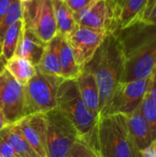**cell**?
<instances>
[{"label": "cell", "instance_id": "cell-28", "mask_svg": "<svg viewBox=\"0 0 156 157\" xmlns=\"http://www.w3.org/2000/svg\"><path fill=\"white\" fill-rule=\"evenodd\" d=\"M147 94L156 108V66L154 67L152 75L149 77V83L147 87Z\"/></svg>", "mask_w": 156, "mask_h": 157}, {"label": "cell", "instance_id": "cell-34", "mask_svg": "<svg viewBox=\"0 0 156 157\" xmlns=\"http://www.w3.org/2000/svg\"><path fill=\"white\" fill-rule=\"evenodd\" d=\"M5 64H6V61L0 55V74L5 71Z\"/></svg>", "mask_w": 156, "mask_h": 157}, {"label": "cell", "instance_id": "cell-11", "mask_svg": "<svg viewBox=\"0 0 156 157\" xmlns=\"http://www.w3.org/2000/svg\"><path fill=\"white\" fill-rule=\"evenodd\" d=\"M0 110L7 124H14L25 116L23 86L8 73L0 93Z\"/></svg>", "mask_w": 156, "mask_h": 157}, {"label": "cell", "instance_id": "cell-30", "mask_svg": "<svg viewBox=\"0 0 156 157\" xmlns=\"http://www.w3.org/2000/svg\"><path fill=\"white\" fill-rule=\"evenodd\" d=\"M140 153L143 157H156V139Z\"/></svg>", "mask_w": 156, "mask_h": 157}, {"label": "cell", "instance_id": "cell-8", "mask_svg": "<svg viewBox=\"0 0 156 157\" xmlns=\"http://www.w3.org/2000/svg\"><path fill=\"white\" fill-rule=\"evenodd\" d=\"M149 78L120 82L116 87L103 116L122 114L129 116L141 104L147 92ZM100 117V118H101Z\"/></svg>", "mask_w": 156, "mask_h": 157}, {"label": "cell", "instance_id": "cell-24", "mask_svg": "<svg viewBox=\"0 0 156 157\" xmlns=\"http://www.w3.org/2000/svg\"><path fill=\"white\" fill-rule=\"evenodd\" d=\"M140 111L150 129L153 141L156 139V108L151 101L147 92L140 104Z\"/></svg>", "mask_w": 156, "mask_h": 157}, {"label": "cell", "instance_id": "cell-35", "mask_svg": "<svg viewBox=\"0 0 156 157\" xmlns=\"http://www.w3.org/2000/svg\"><path fill=\"white\" fill-rule=\"evenodd\" d=\"M133 157H143L140 151L136 148V146L133 144Z\"/></svg>", "mask_w": 156, "mask_h": 157}, {"label": "cell", "instance_id": "cell-16", "mask_svg": "<svg viewBox=\"0 0 156 157\" xmlns=\"http://www.w3.org/2000/svg\"><path fill=\"white\" fill-rule=\"evenodd\" d=\"M127 121L133 144L139 151L143 150L153 142V139L148 124L140 111V106L127 116Z\"/></svg>", "mask_w": 156, "mask_h": 157}, {"label": "cell", "instance_id": "cell-36", "mask_svg": "<svg viewBox=\"0 0 156 157\" xmlns=\"http://www.w3.org/2000/svg\"><path fill=\"white\" fill-rule=\"evenodd\" d=\"M22 4H24V3H29V2H31V1H33V0H19Z\"/></svg>", "mask_w": 156, "mask_h": 157}, {"label": "cell", "instance_id": "cell-33", "mask_svg": "<svg viewBox=\"0 0 156 157\" xmlns=\"http://www.w3.org/2000/svg\"><path fill=\"white\" fill-rule=\"evenodd\" d=\"M6 125H8V124L6 123V120H5V117H4L2 111L0 110V131H1L2 129H4Z\"/></svg>", "mask_w": 156, "mask_h": 157}, {"label": "cell", "instance_id": "cell-1", "mask_svg": "<svg viewBox=\"0 0 156 157\" xmlns=\"http://www.w3.org/2000/svg\"><path fill=\"white\" fill-rule=\"evenodd\" d=\"M114 35L124 58L121 82L149 78L156 66V25L140 21Z\"/></svg>", "mask_w": 156, "mask_h": 157}, {"label": "cell", "instance_id": "cell-27", "mask_svg": "<svg viewBox=\"0 0 156 157\" xmlns=\"http://www.w3.org/2000/svg\"><path fill=\"white\" fill-rule=\"evenodd\" d=\"M144 22L156 25V0H149L143 18Z\"/></svg>", "mask_w": 156, "mask_h": 157}, {"label": "cell", "instance_id": "cell-5", "mask_svg": "<svg viewBox=\"0 0 156 157\" xmlns=\"http://www.w3.org/2000/svg\"><path fill=\"white\" fill-rule=\"evenodd\" d=\"M63 79L42 73L36 67L35 75L23 86L26 115L47 113L57 107V92Z\"/></svg>", "mask_w": 156, "mask_h": 157}, {"label": "cell", "instance_id": "cell-3", "mask_svg": "<svg viewBox=\"0 0 156 157\" xmlns=\"http://www.w3.org/2000/svg\"><path fill=\"white\" fill-rule=\"evenodd\" d=\"M90 144L99 157H133L127 116L112 114L99 118Z\"/></svg>", "mask_w": 156, "mask_h": 157}, {"label": "cell", "instance_id": "cell-10", "mask_svg": "<svg viewBox=\"0 0 156 157\" xmlns=\"http://www.w3.org/2000/svg\"><path fill=\"white\" fill-rule=\"evenodd\" d=\"M108 34L109 33L78 25L74 31L65 39L77 64L83 70L92 60Z\"/></svg>", "mask_w": 156, "mask_h": 157}, {"label": "cell", "instance_id": "cell-15", "mask_svg": "<svg viewBox=\"0 0 156 157\" xmlns=\"http://www.w3.org/2000/svg\"><path fill=\"white\" fill-rule=\"evenodd\" d=\"M44 47L45 43H43L29 29H28L24 26L23 22V29L15 55L24 58L29 61L33 65L37 66L42 56Z\"/></svg>", "mask_w": 156, "mask_h": 157}, {"label": "cell", "instance_id": "cell-26", "mask_svg": "<svg viewBox=\"0 0 156 157\" xmlns=\"http://www.w3.org/2000/svg\"><path fill=\"white\" fill-rule=\"evenodd\" d=\"M67 6L71 8L74 14L86 8L87 6H91L97 0H64Z\"/></svg>", "mask_w": 156, "mask_h": 157}, {"label": "cell", "instance_id": "cell-19", "mask_svg": "<svg viewBox=\"0 0 156 157\" xmlns=\"http://www.w3.org/2000/svg\"><path fill=\"white\" fill-rule=\"evenodd\" d=\"M0 136L13 148L18 157H40L15 124H8L2 129Z\"/></svg>", "mask_w": 156, "mask_h": 157}, {"label": "cell", "instance_id": "cell-23", "mask_svg": "<svg viewBox=\"0 0 156 157\" xmlns=\"http://www.w3.org/2000/svg\"><path fill=\"white\" fill-rule=\"evenodd\" d=\"M23 18L22 3L19 0H12L7 12L0 22V43L6 29L19 19Z\"/></svg>", "mask_w": 156, "mask_h": 157}, {"label": "cell", "instance_id": "cell-13", "mask_svg": "<svg viewBox=\"0 0 156 157\" xmlns=\"http://www.w3.org/2000/svg\"><path fill=\"white\" fill-rule=\"evenodd\" d=\"M117 31L134 23L143 21L149 0H116Z\"/></svg>", "mask_w": 156, "mask_h": 157}, {"label": "cell", "instance_id": "cell-22", "mask_svg": "<svg viewBox=\"0 0 156 157\" xmlns=\"http://www.w3.org/2000/svg\"><path fill=\"white\" fill-rule=\"evenodd\" d=\"M22 29L23 18L17 21L5 32L0 43V55L6 62L15 55Z\"/></svg>", "mask_w": 156, "mask_h": 157}, {"label": "cell", "instance_id": "cell-6", "mask_svg": "<svg viewBox=\"0 0 156 157\" xmlns=\"http://www.w3.org/2000/svg\"><path fill=\"white\" fill-rule=\"evenodd\" d=\"M46 114L47 157H66L79 135L74 124L57 109Z\"/></svg>", "mask_w": 156, "mask_h": 157}, {"label": "cell", "instance_id": "cell-14", "mask_svg": "<svg viewBox=\"0 0 156 157\" xmlns=\"http://www.w3.org/2000/svg\"><path fill=\"white\" fill-rule=\"evenodd\" d=\"M79 94L87 109L97 118L99 117V90L94 75L84 68L75 79Z\"/></svg>", "mask_w": 156, "mask_h": 157}, {"label": "cell", "instance_id": "cell-9", "mask_svg": "<svg viewBox=\"0 0 156 157\" xmlns=\"http://www.w3.org/2000/svg\"><path fill=\"white\" fill-rule=\"evenodd\" d=\"M117 13L116 0H97L91 6L74 15L79 26L107 33H115L117 31Z\"/></svg>", "mask_w": 156, "mask_h": 157}, {"label": "cell", "instance_id": "cell-37", "mask_svg": "<svg viewBox=\"0 0 156 157\" xmlns=\"http://www.w3.org/2000/svg\"><path fill=\"white\" fill-rule=\"evenodd\" d=\"M0 157H3V156H2V155H0Z\"/></svg>", "mask_w": 156, "mask_h": 157}, {"label": "cell", "instance_id": "cell-20", "mask_svg": "<svg viewBox=\"0 0 156 157\" xmlns=\"http://www.w3.org/2000/svg\"><path fill=\"white\" fill-rule=\"evenodd\" d=\"M5 70L23 86L27 85L36 74L35 65L29 61L17 55H14L6 62Z\"/></svg>", "mask_w": 156, "mask_h": 157}, {"label": "cell", "instance_id": "cell-7", "mask_svg": "<svg viewBox=\"0 0 156 157\" xmlns=\"http://www.w3.org/2000/svg\"><path fill=\"white\" fill-rule=\"evenodd\" d=\"M22 7L24 26L43 43L58 34L51 0H33L22 4Z\"/></svg>", "mask_w": 156, "mask_h": 157}, {"label": "cell", "instance_id": "cell-2", "mask_svg": "<svg viewBox=\"0 0 156 157\" xmlns=\"http://www.w3.org/2000/svg\"><path fill=\"white\" fill-rule=\"evenodd\" d=\"M95 76L99 90V117L103 116L111 97L121 82L124 58L114 33L107 35L92 60L85 67Z\"/></svg>", "mask_w": 156, "mask_h": 157}, {"label": "cell", "instance_id": "cell-17", "mask_svg": "<svg viewBox=\"0 0 156 157\" xmlns=\"http://www.w3.org/2000/svg\"><path fill=\"white\" fill-rule=\"evenodd\" d=\"M62 37L56 35L52 40L45 44L42 56L36 66L46 75L60 76V48Z\"/></svg>", "mask_w": 156, "mask_h": 157}, {"label": "cell", "instance_id": "cell-29", "mask_svg": "<svg viewBox=\"0 0 156 157\" xmlns=\"http://www.w3.org/2000/svg\"><path fill=\"white\" fill-rule=\"evenodd\" d=\"M0 155L3 157H18L13 148L0 136Z\"/></svg>", "mask_w": 156, "mask_h": 157}, {"label": "cell", "instance_id": "cell-25", "mask_svg": "<svg viewBox=\"0 0 156 157\" xmlns=\"http://www.w3.org/2000/svg\"><path fill=\"white\" fill-rule=\"evenodd\" d=\"M66 157H99V155L88 141L80 137L76 140Z\"/></svg>", "mask_w": 156, "mask_h": 157}, {"label": "cell", "instance_id": "cell-21", "mask_svg": "<svg viewBox=\"0 0 156 157\" xmlns=\"http://www.w3.org/2000/svg\"><path fill=\"white\" fill-rule=\"evenodd\" d=\"M83 69L77 64L67 40L62 37L60 48V77L63 80L76 79Z\"/></svg>", "mask_w": 156, "mask_h": 157}, {"label": "cell", "instance_id": "cell-12", "mask_svg": "<svg viewBox=\"0 0 156 157\" xmlns=\"http://www.w3.org/2000/svg\"><path fill=\"white\" fill-rule=\"evenodd\" d=\"M40 157H47V121L45 113L26 115L14 123Z\"/></svg>", "mask_w": 156, "mask_h": 157}, {"label": "cell", "instance_id": "cell-31", "mask_svg": "<svg viewBox=\"0 0 156 157\" xmlns=\"http://www.w3.org/2000/svg\"><path fill=\"white\" fill-rule=\"evenodd\" d=\"M12 0H0V22L7 12Z\"/></svg>", "mask_w": 156, "mask_h": 157}, {"label": "cell", "instance_id": "cell-4", "mask_svg": "<svg viewBox=\"0 0 156 157\" xmlns=\"http://www.w3.org/2000/svg\"><path fill=\"white\" fill-rule=\"evenodd\" d=\"M56 99V109L74 124L79 135L90 143L98 118L94 116L83 102L76 80H63L59 86Z\"/></svg>", "mask_w": 156, "mask_h": 157}, {"label": "cell", "instance_id": "cell-18", "mask_svg": "<svg viewBox=\"0 0 156 157\" xmlns=\"http://www.w3.org/2000/svg\"><path fill=\"white\" fill-rule=\"evenodd\" d=\"M51 3L54 10L57 33L61 37L66 39L78 26L74 12L64 0H51Z\"/></svg>", "mask_w": 156, "mask_h": 157}, {"label": "cell", "instance_id": "cell-32", "mask_svg": "<svg viewBox=\"0 0 156 157\" xmlns=\"http://www.w3.org/2000/svg\"><path fill=\"white\" fill-rule=\"evenodd\" d=\"M6 74H7V72H6V70L0 74V93H1L2 87H3V86H4V83H5V81H6Z\"/></svg>", "mask_w": 156, "mask_h": 157}]
</instances>
